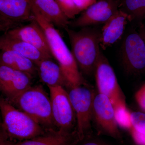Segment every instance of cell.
I'll return each mask as SVG.
<instances>
[{
  "mask_svg": "<svg viewBox=\"0 0 145 145\" xmlns=\"http://www.w3.org/2000/svg\"><path fill=\"white\" fill-rule=\"evenodd\" d=\"M39 12L54 26L65 29L69 25V19L60 8L55 0H32Z\"/></svg>",
  "mask_w": 145,
  "mask_h": 145,
  "instance_id": "obj_17",
  "label": "cell"
},
{
  "mask_svg": "<svg viewBox=\"0 0 145 145\" xmlns=\"http://www.w3.org/2000/svg\"><path fill=\"white\" fill-rule=\"evenodd\" d=\"M52 59H45L36 64L37 72L41 81L48 87L67 86L60 66Z\"/></svg>",
  "mask_w": 145,
  "mask_h": 145,
  "instance_id": "obj_16",
  "label": "cell"
},
{
  "mask_svg": "<svg viewBox=\"0 0 145 145\" xmlns=\"http://www.w3.org/2000/svg\"><path fill=\"white\" fill-rule=\"evenodd\" d=\"M2 127L5 136L18 141L29 140L45 133L44 128L7 100L0 97Z\"/></svg>",
  "mask_w": 145,
  "mask_h": 145,
  "instance_id": "obj_3",
  "label": "cell"
},
{
  "mask_svg": "<svg viewBox=\"0 0 145 145\" xmlns=\"http://www.w3.org/2000/svg\"><path fill=\"white\" fill-rule=\"evenodd\" d=\"M129 21H131L129 16L119 9L104 24L101 29L100 35L101 48L106 49L120 40Z\"/></svg>",
  "mask_w": 145,
  "mask_h": 145,
  "instance_id": "obj_14",
  "label": "cell"
},
{
  "mask_svg": "<svg viewBox=\"0 0 145 145\" xmlns=\"http://www.w3.org/2000/svg\"><path fill=\"white\" fill-rule=\"evenodd\" d=\"M114 117L118 125L126 129L132 127L131 113L127 108L125 99H121L113 104Z\"/></svg>",
  "mask_w": 145,
  "mask_h": 145,
  "instance_id": "obj_21",
  "label": "cell"
},
{
  "mask_svg": "<svg viewBox=\"0 0 145 145\" xmlns=\"http://www.w3.org/2000/svg\"><path fill=\"white\" fill-rule=\"evenodd\" d=\"M82 145H101L99 144L94 142H88Z\"/></svg>",
  "mask_w": 145,
  "mask_h": 145,
  "instance_id": "obj_29",
  "label": "cell"
},
{
  "mask_svg": "<svg viewBox=\"0 0 145 145\" xmlns=\"http://www.w3.org/2000/svg\"><path fill=\"white\" fill-rule=\"evenodd\" d=\"M32 77L13 69L0 65V91L11 102L31 86Z\"/></svg>",
  "mask_w": 145,
  "mask_h": 145,
  "instance_id": "obj_10",
  "label": "cell"
},
{
  "mask_svg": "<svg viewBox=\"0 0 145 145\" xmlns=\"http://www.w3.org/2000/svg\"><path fill=\"white\" fill-rule=\"evenodd\" d=\"M16 27V25L10 23L0 22V32L6 31L10 29Z\"/></svg>",
  "mask_w": 145,
  "mask_h": 145,
  "instance_id": "obj_27",
  "label": "cell"
},
{
  "mask_svg": "<svg viewBox=\"0 0 145 145\" xmlns=\"http://www.w3.org/2000/svg\"></svg>",
  "mask_w": 145,
  "mask_h": 145,
  "instance_id": "obj_34",
  "label": "cell"
},
{
  "mask_svg": "<svg viewBox=\"0 0 145 145\" xmlns=\"http://www.w3.org/2000/svg\"><path fill=\"white\" fill-rule=\"evenodd\" d=\"M0 16L18 25L34 19L32 0H0Z\"/></svg>",
  "mask_w": 145,
  "mask_h": 145,
  "instance_id": "obj_13",
  "label": "cell"
},
{
  "mask_svg": "<svg viewBox=\"0 0 145 145\" xmlns=\"http://www.w3.org/2000/svg\"><path fill=\"white\" fill-rule=\"evenodd\" d=\"M5 140L3 142L2 144L1 145H6L5 143Z\"/></svg>",
  "mask_w": 145,
  "mask_h": 145,
  "instance_id": "obj_32",
  "label": "cell"
},
{
  "mask_svg": "<svg viewBox=\"0 0 145 145\" xmlns=\"http://www.w3.org/2000/svg\"><path fill=\"white\" fill-rule=\"evenodd\" d=\"M5 139L6 137L4 134L2 127L1 123L0 121V145L2 144L3 142Z\"/></svg>",
  "mask_w": 145,
  "mask_h": 145,
  "instance_id": "obj_28",
  "label": "cell"
},
{
  "mask_svg": "<svg viewBox=\"0 0 145 145\" xmlns=\"http://www.w3.org/2000/svg\"><path fill=\"white\" fill-rule=\"evenodd\" d=\"M140 35H141V36H142V37L143 40H144V42L145 47V36H142V35H141V34H140Z\"/></svg>",
  "mask_w": 145,
  "mask_h": 145,
  "instance_id": "obj_31",
  "label": "cell"
},
{
  "mask_svg": "<svg viewBox=\"0 0 145 145\" xmlns=\"http://www.w3.org/2000/svg\"><path fill=\"white\" fill-rule=\"evenodd\" d=\"M93 113L98 124L103 129L112 135H118L119 131L114 106L107 96L99 93L94 97Z\"/></svg>",
  "mask_w": 145,
  "mask_h": 145,
  "instance_id": "obj_12",
  "label": "cell"
},
{
  "mask_svg": "<svg viewBox=\"0 0 145 145\" xmlns=\"http://www.w3.org/2000/svg\"><path fill=\"white\" fill-rule=\"evenodd\" d=\"M5 34L10 38L28 43L47 56L53 58L44 31L34 19L28 24L15 27Z\"/></svg>",
  "mask_w": 145,
  "mask_h": 145,
  "instance_id": "obj_11",
  "label": "cell"
},
{
  "mask_svg": "<svg viewBox=\"0 0 145 145\" xmlns=\"http://www.w3.org/2000/svg\"><path fill=\"white\" fill-rule=\"evenodd\" d=\"M76 7L80 12L87 8L97 1V0H73Z\"/></svg>",
  "mask_w": 145,
  "mask_h": 145,
  "instance_id": "obj_25",
  "label": "cell"
},
{
  "mask_svg": "<svg viewBox=\"0 0 145 145\" xmlns=\"http://www.w3.org/2000/svg\"><path fill=\"white\" fill-rule=\"evenodd\" d=\"M53 121L58 129L68 131L76 118L69 93L64 87H48Z\"/></svg>",
  "mask_w": 145,
  "mask_h": 145,
  "instance_id": "obj_6",
  "label": "cell"
},
{
  "mask_svg": "<svg viewBox=\"0 0 145 145\" xmlns=\"http://www.w3.org/2000/svg\"><path fill=\"white\" fill-rule=\"evenodd\" d=\"M120 0H99L84 10L80 17L70 22L73 27L105 24L119 10Z\"/></svg>",
  "mask_w": 145,
  "mask_h": 145,
  "instance_id": "obj_8",
  "label": "cell"
},
{
  "mask_svg": "<svg viewBox=\"0 0 145 145\" xmlns=\"http://www.w3.org/2000/svg\"><path fill=\"white\" fill-rule=\"evenodd\" d=\"M32 10L34 19L44 31L52 57L60 66L67 86L71 89L84 84L77 63L59 31L41 14L32 1Z\"/></svg>",
  "mask_w": 145,
  "mask_h": 145,
  "instance_id": "obj_1",
  "label": "cell"
},
{
  "mask_svg": "<svg viewBox=\"0 0 145 145\" xmlns=\"http://www.w3.org/2000/svg\"><path fill=\"white\" fill-rule=\"evenodd\" d=\"M119 9L127 14L131 21L145 17V0H121Z\"/></svg>",
  "mask_w": 145,
  "mask_h": 145,
  "instance_id": "obj_20",
  "label": "cell"
},
{
  "mask_svg": "<svg viewBox=\"0 0 145 145\" xmlns=\"http://www.w3.org/2000/svg\"><path fill=\"white\" fill-rule=\"evenodd\" d=\"M95 72L99 93L107 96L112 104L125 99L114 70L102 52L96 64Z\"/></svg>",
  "mask_w": 145,
  "mask_h": 145,
  "instance_id": "obj_9",
  "label": "cell"
},
{
  "mask_svg": "<svg viewBox=\"0 0 145 145\" xmlns=\"http://www.w3.org/2000/svg\"><path fill=\"white\" fill-rule=\"evenodd\" d=\"M135 98L139 106L145 111V85L137 91Z\"/></svg>",
  "mask_w": 145,
  "mask_h": 145,
  "instance_id": "obj_24",
  "label": "cell"
},
{
  "mask_svg": "<svg viewBox=\"0 0 145 145\" xmlns=\"http://www.w3.org/2000/svg\"><path fill=\"white\" fill-rule=\"evenodd\" d=\"M0 22H4L10 23L9 22H7V21L5 19H4V18H3V17H2L1 16H0Z\"/></svg>",
  "mask_w": 145,
  "mask_h": 145,
  "instance_id": "obj_30",
  "label": "cell"
},
{
  "mask_svg": "<svg viewBox=\"0 0 145 145\" xmlns=\"http://www.w3.org/2000/svg\"><path fill=\"white\" fill-rule=\"evenodd\" d=\"M132 127L138 132L145 135V114L140 112L131 113Z\"/></svg>",
  "mask_w": 145,
  "mask_h": 145,
  "instance_id": "obj_23",
  "label": "cell"
},
{
  "mask_svg": "<svg viewBox=\"0 0 145 145\" xmlns=\"http://www.w3.org/2000/svg\"><path fill=\"white\" fill-rule=\"evenodd\" d=\"M82 85L71 88L69 99L77 121V130L80 139L90 127L93 113L94 97L87 87Z\"/></svg>",
  "mask_w": 145,
  "mask_h": 145,
  "instance_id": "obj_5",
  "label": "cell"
},
{
  "mask_svg": "<svg viewBox=\"0 0 145 145\" xmlns=\"http://www.w3.org/2000/svg\"><path fill=\"white\" fill-rule=\"evenodd\" d=\"M9 103L44 128L54 130L50 97L41 85L31 86Z\"/></svg>",
  "mask_w": 145,
  "mask_h": 145,
  "instance_id": "obj_4",
  "label": "cell"
},
{
  "mask_svg": "<svg viewBox=\"0 0 145 145\" xmlns=\"http://www.w3.org/2000/svg\"><path fill=\"white\" fill-rule=\"evenodd\" d=\"M0 65L24 72L33 77L37 73L34 62L18 52L10 50L0 51Z\"/></svg>",
  "mask_w": 145,
  "mask_h": 145,
  "instance_id": "obj_18",
  "label": "cell"
},
{
  "mask_svg": "<svg viewBox=\"0 0 145 145\" xmlns=\"http://www.w3.org/2000/svg\"><path fill=\"white\" fill-rule=\"evenodd\" d=\"M1 48H0V51H1Z\"/></svg>",
  "mask_w": 145,
  "mask_h": 145,
  "instance_id": "obj_33",
  "label": "cell"
},
{
  "mask_svg": "<svg viewBox=\"0 0 145 145\" xmlns=\"http://www.w3.org/2000/svg\"><path fill=\"white\" fill-rule=\"evenodd\" d=\"M0 48L18 52L31 60L35 65L45 59H52L28 43L10 38L5 34L0 36Z\"/></svg>",
  "mask_w": 145,
  "mask_h": 145,
  "instance_id": "obj_15",
  "label": "cell"
},
{
  "mask_svg": "<svg viewBox=\"0 0 145 145\" xmlns=\"http://www.w3.org/2000/svg\"><path fill=\"white\" fill-rule=\"evenodd\" d=\"M60 8L69 19H73L80 13L73 0H55Z\"/></svg>",
  "mask_w": 145,
  "mask_h": 145,
  "instance_id": "obj_22",
  "label": "cell"
},
{
  "mask_svg": "<svg viewBox=\"0 0 145 145\" xmlns=\"http://www.w3.org/2000/svg\"><path fill=\"white\" fill-rule=\"evenodd\" d=\"M123 63L128 72L137 73L145 69V47L142 37L136 31L130 32L122 44Z\"/></svg>",
  "mask_w": 145,
  "mask_h": 145,
  "instance_id": "obj_7",
  "label": "cell"
},
{
  "mask_svg": "<svg viewBox=\"0 0 145 145\" xmlns=\"http://www.w3.org/2000/svg\"><path fill=\"white\" fill-rule=\"evenodd\" d=\"M69 37L72 55L78 67L84 73L90 75L95 71L101 53V31L96 28L86 27L78 31L65 29Z\"/></svg>",
  "mask_w": 145,
  "mask_h": 145,
  "instance_id": "obj_2",
  "label": "cell"
},
{
  "mask_svg": "<svg viewBox=\"0 0 145 145\" xmlns=\"http://www.w3.org/2000/svg\"><path fill=\"white\" fill-rule=\"evenodd\" d=\"M134 142L137 145H145V135L138 132L131 127L129 130Z\"/></svg>",
  "mask_w": 145,
  "mask_h": 145,
  "instance_id": "obj_26",
  "label": "cell"
},
{
  "mask_svg": "<svg viewBox=\"0 0 145 145\" xmlns=\"http://www.w3.org/2000/svg\"><path fill=\"white\" fill-rule=\"evenodd\" d=\"M70 136L68 131L62 130H51L43 135L29 140L10 142L6 140V145H69Z\"/></svg>",
  "mask_w": 145,
  "mask_h": 145,
  "instance_id": "obj_19",
  "label": "cell"
}]
</instances>
